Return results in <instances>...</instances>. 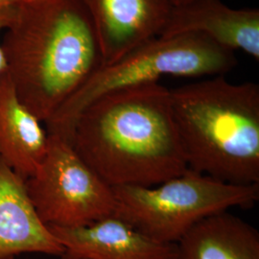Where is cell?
I'll return each instance as SVG.
<instances>
[{
  "instance_id": "6da1fadb",
  "label": "cell",
  "mask_w": 259,
  "mask_h": 259,
  "mask_svg": "<svg viewBox=\"0 0 259 259\" xmlns=\"http://www.w3.org/2000/svg\"><path fill=\"white\" fill-rule=\"evenodd\" d=\"M71 144L111 187L153 186L188 169L170 90L158 82L96 99L75 122Z\"/></svg>"
},
{
  "instance_id": "7a4b0ae2",
  "label": "cell",
  "mask_w": 259,
  "mask_h": 259,
  "mask_svg": "<svg viewBox=\"0 0 259 259\" xmlns=\"http://www.w3.org/2000/svg\"><path fill=\"white\" fill-rule=\"evenodd\" d=\"M1 42L20 101L45 123L104 65L92 20L79 0L20 5Z\"/></svg>"
},
{
  "instance_id": "3957f363",
  "label": "cell",
  "mask_w": 259,
  "mask_h": 259,
  "mask_svg": "<svg viewBox=\"0 0 259 259\" xmlns=\"http://www.w3.org/2000/svg\"><path fill=\"white\" fill-rule=\"evenodd\" d=\"M224 76L170 90L187 166L232 185H259V85Z\"/></svg>"
},
{
  "instance_id": "277c9868",
  "label": "cell",
  "mask_w": 259,
  "mask_h": 259,
  "mask_svg": "<svg viewBox=\"0 0 259 259\" xmlns=\"http://www.w3.org/2000/svg\"><path fill=\"white\" fill-rule=\"evenodd\" d=\"M237 65L234 52L201 34L153 37L117 61L104 65L47 121V132L71 143L81 112L103 95L146 83L164 76H221Z\"/></svg>"
},
{
  "instance_id": "5b68a950",
  "label": "cell",
  "mask_w": 259,
  "mask_h": 259,
  "mask_svg": "<svg viewBox=\"0 0 259 259\" xmlns=\"http://www.w3.org/2000/svg\"><path fill=\"white\" fill-rule=\"evenodd\" d=\"M115 215L154 240L176 244L192 227L232 207L250 208L259 185H232L187 169L153 186L112 187Z\"/></svg>"
},
{
  "instance_id": "8992f818",
  "label": "cell",
  "mask_w": 259,
  "mask_h": 259,
  "mask_svg": "<svg viewBox=\"0 0 259 259\" xmlns=\"http://www.w3.org/2000/svg\"><path fill=\"white\" fill-rule=\"evenodd\" d=\"M27 194L47 227L77 228L114 215V193L65 139L48 135L46 157L25 180Z\"/></svg>"
},
{
  "instance_id": "52a82bcc",
  "label": "cell",
  "mask_w": 259,
  "mask_h": 259,
  "mask_svg": "<svg viewBox=\"0 0 259 259\" xmlns=\"http://www.w3.org/2000/svg\"><path fill=\"white\" fill-rule=\"evenodd\" d=\"M79 1L92 20L104 65L158 37L173 8L170 0Z\"/></svg>"
},
{
  "instance_id": "ba28073f",
  "label": "cell",
  "mask_w": 259,
  "mask_h": 259,
  "mask_svg": "<svg viewBox=\"0 0 259 259\" xmlns=\"http://www.w3.org/2000/svg\"><path fill=\"white\" fill-rule=\"evenodd\" d=\"M196 33L232 52L259 61V11L233 9L221 0H193L173 6L159 36Z\"/></svg>"
},
{
  "instance_id": "9c48e42d",
  "label": "cell",
  "mask_w": 259,
  "mask_h": 259,
  "mask_svg": "<svg viewBox=\"0 0 259 259\" xmlns=\"http://www.w3.org/2000/svg\"><path fill=\"white\" fill-rule=\"evenodd\" d=\"M48 228L65 249L63 259L175 257V244L154 240L115 214L83 227Z\"/></svg>"
},
{
  "instance_id": "30bf717a",
  "label": "cell",
  "mask_w": 259,
  "mask_h": 259,
  "mask_svg": "<svg viewBox=\"0 0 259 259\" xmlns=\"http://www.w3.org/2000/svg\"><path fill=\"white\" fill-rule=\"evenodd\" d=\"M25 253L62 257L65 249L38 218L28 197L25 180L0 157V259Z\"/></svg>"
},
{
  "instance_id": "8fae6325",
  "label": "cell",
  "mask_w": 259,
  "mask_h": 259,
  "mask_svg": "<svg viewBox=\"0 0 259 259\" xmlns=\"http://www.w3.org/2000/svg\"><path fill=\"white\" fill-rule=\"evenodd\" d=\"M47 148V130L20 101L6 72L0 78V157L27 180L37 171Z\"/></svg>"
},
{
  "instance_id": "7c38bea8",
  "label": "cell",
  "mask_w": 259,
  "mask_h": 259,
  "mask_svg": "<svg viewBox=\"0 0 259 259\" xmlns=\"http://www.w3.org/2000/svg\"><path fill=\"white\" fill-rule=\"evenodd\" d=\"M174 259H259V232L228 210L215 213L177 242Z\"/></svg>"
},
{
  "instance_id": "4fadbf2b",
  "label": "cell",
  "mask_w": 259,
  "mask_h": 259,
  "mask_svg": "<svg viewBox=\"0 0 259 259\" xmlns=\"http://www.w3.org/2000/svg\"><path fill=\"white\" fill-rule=\"evenodd\" d=\"M18 7H7V8H0V78L3 74L7 72V64L5 60V56L2 48L1 42V34L4 33V31L11 24L13 19L16 16Z\"/></svg>"
},
{
  "instance_id": "5bb4252c",
  "label": "cell",
  "mask_w": 259,
  "mask_h": 259,
  "mask_svg": "<svg viewBox=\"0 0 259 259\" xmlns=\"http://www.w3.org/2000/svg\"><path fill=\"white\" fill-rule=\"evenodd\" d=\"M35 0H0V8L7 7H19L20 5L26 4Z\"/></svg>"
},
{
  "instance_id": "9a60e30c",
  "label": "cell",
  "mask_w": 259,
  "mask_h": 259,
  "mask_svg": "<svg viewBox=\"0 0 259 259\" xmlns=\"http://www.w3.org/2000/svg\"><path fill=\"white\" fill-rule=\"evenodd\" d=\"M170 1H171V3H172L173 6H180V5L186 4V3H188V2H191V1H193V0H170Z\"/></svg>"
}]
</instances>
